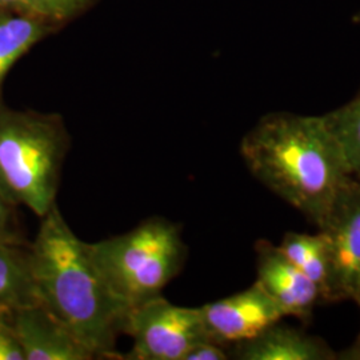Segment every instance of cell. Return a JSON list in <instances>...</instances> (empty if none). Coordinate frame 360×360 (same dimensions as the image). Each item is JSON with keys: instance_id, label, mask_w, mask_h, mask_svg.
Listing matches in <instances>:
<instances>
[{"instance_id": "6da1fadb", "label": "cell", "mask_w": 360, "mask_h": 360, "mask_svg": "<svg viewBox=\"0 0 360 360\" xmlns=\"http://www.w3.org/2000/svg\"><path fill=\"white\" fill-rule=\"evenodd\" d=\"M30 270L40 304L90 349L95 359H122L116 351L127 309L104 281L91 254L65 221L58 205L40 218L27 245Z\"/></svg>"}, {"instance_id": "7a4b0ae2", "label": "cell", "mask_w": 360, "mask_h": 360, "mask_svg": "<svg viewBox=\"0 0 360 360\" xmlns=\"http://www.w3.org/2000/svg\"><path fill=\"white\" fill-rule=\"evenodd\" d=\"M240 155L255 179L318 227L352 176L322 116H263L242 139Z\"/></svg>"}, {"instance_id": "3957f363", "label": "cell", "mask_w": 360, "mask_h": 360, "mask_svg": "<svg viewBox=\"0 0 360 360\" xmlns=\"http://www.w3.org/2000/svg\"><path fill=\"white\" fill-rule=\"evenodd\" d=\"M70 135L62 116L15 110L0 96V193L43 218L56 195Z\"/></svg>"}, {"instance_id": "277c9868", "label": "cell", "mask_w": 360, "mask_h": 360, "mask_svg": "<svg viewBox=\"0 0 360 360\" xmlns=\"http://www.w3.org/2000/svg\"><path fill=\"white\" fill-rule=\"evenodd\" d=\"M90 250L104 281L127 311L162 295L187 257L179 224L159 217L90 243Z\"/></svg>"}, {"instance_id": "5b68a950", "label": "cell", "mask_w": 360, "mask_h": 360, "mask_svg": "<svg viewBox=\"0 0 360 360\" xmlns=\"http://www.w3.org/2000/svg\"><path fill=\"white\" fill-rule=\"evenodd\" d=\"M123 334L132 338V349L122 359L131 360H184L211 340L199 307L176 306L162 295L129 309Z\"/></svg>"}, {"instance_id": "8992f818", "label": "cell", "mask_w": 360, "mask_h": 360, "mask_svg": "<svg viewBox=\"0 0 360 360\" xmlns=\"http://www.w3.org/2000/svg\"><path fill=\"white\" fill-rule=\"evenodd\" d=\"M318 229L331 257L334 302L352 299L360 287V178L340 188Z\"/></svg>"}, {"instance_id": "52a82bcc", "label": "cell", "mask_w": 360, "mask_h": 360, "mask_svg": "<svg viewBox=\"0 0 360 360\" xmlns=\"http://www.w3.org/2000/svg\"><path fill=\"white\" fill-rule=\"evenodd\" d=\"M199 309L210 339L223 347L252 339L284 318L282 309L257 282Z\"/></svg>"}, {"instance_id": "ba28073f", "label": "cell", "mask_w": 360, "mask_h": 360, "mask_svg": "<svg viewBox=\"0 0 360 360\" xmlns=\"http://www.w3.org/2000/svg\"><path fill=\"white\" fill-rule=\"evenodd\" d=\"M257 283L282 309L284 316H292L307 324L314 309L323 302L319 288L294 266L278 245L257 240Z\"/></svg>"}, {"instance_id": "9c48e42d", "label": "cell", "mask_w": 360, "mask_h": 360, "mask_svg": "<svg viewBox=\"0 0 360 360\" xmlns=\"http://www.w3.org/2000/svg\"><path fill=\"white\" fill-rule=\"evenodd\" d=\"M25 360H91L94 354L39 302L13 309Z\"/></svg>"}, {"instance_id": "30bf717a", "label": "cell", "mask_w": 360, "mask_h": 360, "mask_svg": "<svg viewBox=\"0 0 360 360\" xmlns=\"http://www.w3.org/2000/svg\"><path fill=\"white\" fill-rule=\"evenodd\" d=\"M240 360H334L338 354L321 338L281 322L252 339L232 345L229 352Z\"/></svg>"}, {"instance_id": "8fae6325", "label": "cell", "mask_w": 360, "mask_h": 360, "mask_svg": "<svg viewBox=\"0 0 360 360\" xmlns=\"http://www.w3.org/2000/svg\"><path fill=\"white\" fill-rule=\"evenodd\" d=\"M59 27L37 13L0 8V91L16 62Z\"/></svg>"}, {"instance_id": "7c38bea8", "label": "cell", "mask_w": 360, "mask_h": 360, "mask_svg": "<svg viewBox=\"0 0 360 360\" xmlns=\"http://www.w3.org/2000/svg\"><path fill=\"white\" fill-rule=\"evenodd\" d=\"M278 247L319 288L323 302H334L331 257L321 232L315 235L287 232Z\"/></svg>"}, {"instance_id": "4fadbf2b", "label": "cell", "mask_w": 360, "mask_h": 360, "mask_svg": "<svg viewBox=\"0 0 360 360\" xmlns=\"http://www.w3.org/2000/svg\"><path fill=\"white\" fill-rule=\"evenodd\" d=\"M38 302L27 245L0 238V306L16 309Z\"/></svg>"}, {"instance_id": "5bb4252c", "label": "cell", "mask_w": 360, "mask_h": 360, "mask_svg": "<svg viewBox=\"0 0 360 360\" xmlns=\"http://www.w3.org/2000/svg\"><path fill=\"white\" fill-rule=\"evenodd\" d=\"M322 117L339 143L351 174L360 178V91L348 103Z\"/></svg>"}, {"instance_id": "9a60e30c", "label": "cell", "mask_w": 360, "mask_h": 360, "mask_svg": "<svg viewBox=\"0 0 360 360\" xmlns=\"http://www.w3.org/2000/svg\"><path fill=\"white\" fill-rule=\"evenodd\" d=\"M96 0H26L28 11L46 18L53 23L65 22L87 11Z\"/></svg>"}, {"instance_id": "2e32d148", "label": "cell", "mask_w": 360, "mask_h": 360, "mask_svg": "<svg viewBox=\"0 0 360 360\" xmlns=\"http://www.w3.org/2000/svg\"><path fill=\"white\" fill-rule=\"evenodd\" d=\"M0 360H25L13 327V309L0 306Z\"/></svg>"}, {"instance_id": "e0dca14e", "label": "cell", "mask_w": 360, "mask_h": 360, "mask_svg": "<svg viewBox=\"0 0 360 360\" xmlns=\"http://www.w3.org/2000/svg\"><path fill=\"white\" fill-rule=\"evenodd\" d=\"M229 359V352L223 346L212 340L203 342L186 355L184 360H226Z\"/></svg>"}, {"instance_id": "ac0fdd59", "label": "cell", "mask_w": 360, "mask_h": 360, "mask_svg": "<svg viewBox=\"0 0 360 360\" xmlns=\"http://www.w3.org/2000/svg\"><path fill=\"white\" fill-rule=\"evenodd\" d=\"M16 207L13 206L1 193H0V238L11 239L16 242H23L20 236L15 231L13 226V211Z\"/></svg>"}, {"instance_id": "d6986e66", "label": "cell", "mask_w": 360, "mask_h": 360, "mask_svg": "<svg viewBox=\"0 0 360 360\" xmlns=\"http://www.w3.org/2000/svg\"><path fill=\"white\" fill-rule=\"evenodd\" d=\"M0 8L30 13L28 7H27L26 0H0Z\"/></svg>"}, {"instance_id": "ffe728a7", "label": "cell", "mask_w": 360, "mask_h": 360, "mask_svg": "<svg viewBox=\"0 0 360 360\" xmlns=\"http://www.w3.org/2000/svg\"><path fill=\"white\" fill-rule=\"evenodd\" d=\"M351 300H354V302L358 304V307H359L360 309V287L356 290V292L354 294ZM354 355H356L354 359H360V335L359 338H358V340H356V343L348 351L347 359H352Z\"/></svg>"}, {"instance_id": "44dd1931", "label": "cell", "mask_w": 360, "mask_h": 360, "mask_svg": "<svg viewBox=\"0 0 360 360\" xmlns=\"http://www.w3.org/2000/svg\"><path fill=\"white\" fill-rule=\"evenodd\" d=\"M355 22H358V23H360V13L358 15V16H355V19H354Z\"/></svg>"}]
</instances>
